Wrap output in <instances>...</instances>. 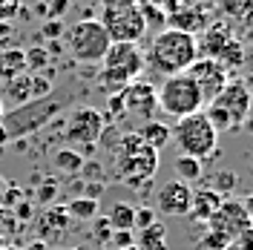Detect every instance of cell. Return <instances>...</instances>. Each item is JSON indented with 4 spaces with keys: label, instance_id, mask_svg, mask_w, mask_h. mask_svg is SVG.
Wrapping results in <instances>:
<instances>
[{
    "label": "cell",
    "instance_id": "cell-29",
    "mask_svg": "<svg viewBox=\"0 0 253 250\" xmlns=\"http://www.w3.org/2000/svg\"><path fill=\"white\" fill-rule=\"evenodd\" d=\"M46 95H52V81L43 78V75H32V101L35 98H46Z\"/></svg>",
    "mask_w": 253,
    "mask_h": 250
},
{
    "label": "cell",
    "instance_id": "cell-3",
    "mask_svg": "<svg viewBox=\"0 0 253 250\" xmlns=\"http://www.w3.org/2000/svg\"><path fill=\"white\" fill-rule=\"evenodd\" d=\"M144 52L138 43H110L107 55L101 58V72H98V86L101 92H121L129 81H138L144 72Z\"/></svg>",
    "mask_w": 253,
    "mask_h": 250
},
{
    "label": "cell",
    "instance_id": "cell-8",
    "mask_svg": "<svg viewBox=\"0 0 253 250\" xmlns=\"http://www.w3.org/2000/svg\"><path fill=\"white\" fill-rule=\"evenodd\" d=\"M104 132V115L95 110V107H78V110L69 112L66 126H63V138L69 147H78V150H92L98 138Z\"/></svg>",
    "mask_w": 253,
    "mask_h": 250
},
{
    "label": "cell",
    "instance_id": "cell-7",
    "mask_svg": "<svg viewBox=\"0 0 253 250\" xmlns=\"http://www.w3.org/2000/svg\"><path fill=\"white\" fill-rule=\"evenodd\" d=\"M58 110H61V104L58 101H49V95H46V98H35V101L20 104L12 112H3L0 124H3L9 138H17V135H26L32 129H38V126L43 124V121H49Z\"/></svg>",
    "mask_w": 253,
    "mask_h": 250
},
{
    "label": "cell",
    "instance_id": "cell-28",
    "mask_svg": "<svg viewBox=\"0 0 253 250\" xmlns=\"http://www.w3.org/2000/svg\"><path fill=\"white\" fill-rule=\"evenodd\" d=\"M219 6H221V12H224V15H230V17H245L248 12H251L253 0H219Z\"/></svg>",
    "mask_w": 253,
    "mask_h": 250
},
{
    "label": "cell",
    "instance_id": "cell-31",
    "mask_svg": "<svg viewBox=\"0 0 253 250\" xmlns=\"http://www.w3.org/2000/svg\"><path fill=\"white\" fill-rule=\"evenodd\" d=\"M227 245H230V242H227L224 236L213 233V230H207V233H205V239H202V245H199V248H202V250H224Z\"/></svg>",
    "mask_w": 253,
    "mask_h": 250
},
{
    "label": "cell",
    "instance_id": "cell-23",
    "mask_svg": "<svg viewBox=\"0 0 253 250\" xmlns=\"http://www.w3.org/2000/svg\"><path fill=\"white\" fill-rule=\"evenodd\" d=\"M138 248L141 250H167V230L153 221L150 227L138 230Z\"/></svg>",
    "mask_w": 253,
    "mask_h": 250
},
{
    "label": "cell",
    "instance_id": "cell-39",
    "mask_svg": "<svg viewBox=\"0 0 253 250\" xmlns=\"http://www.w3.org/2000/svg\"><path fill=\"white\" fill-rule=\"evenodd\" d=\"M66 3H69V0H55V3H52V15H55V20H58V15L66 9Z\"/></svg>",
    "mask_w": 253,
    "mask_h": 250
},
{
    "label": "cell",
    "instance_id": "cell-21",
    "mask_svg": "<svg viewBox=\"0 0 253 250\" xmlns=\"http://www.w3.org/2000/svg\"><path fill=\"white\" fill-rule=\"evenodd\" d=\"M216 63H219L221 69H236V66H242V63H245V49H242V43H239L233 35H230V38L224 41V46L219 49Z\"/></svg>",
    "mask_w": 253,
    "mask_h": 250
},
{
    "label": "cell",
    "instance_id": "cell-46",
    "mask_svg": "<svg viewBox=\"0 0 253 250\" xmlns=\"http://www.w3.org/2000/svg\"><path fill=\"white\" fill-rule=\"evenodd\" d=\"M115 250H141L138 245H129V248H115Z\"/></svg>",
    "mask_w": 253,
    "mask_h": 250
},
{
    "label": "cell",
    "instance_id": "cell-26",
    "mask_svg": "<svg viewBox=\"0 0 253 250\" xmlns=\"http://www.w3.org/2000/svg\"><path fill=\"white\" fill-rule=\"evenodd\" d=\"M23 58H26V72H32V75H41V72H46V66H49V52H46V46L23 49Z\"/></svg>",
    "mask_w": 253,
    "mask_h": 250
},
{
    "label": "cell",
    "instance_id": "cell-38",
    "mask_svg": "<svg viewBox=\"0 0 253 250\" xmlns=\"http://www.w3.org/2000/svg\"><path fill=\"white\" fill-rule=\"evenodd\" d=\"M52 196H55V184L41 187V193H38V199H41V202H52Z\"/></svg>",
    "mask_w": 253,
    "mask_h": 250
},
{
    "label": "cell",
    "instance_id": "cell-43",
    "mask_svg": "<svg viewBox=\"0 0 253 250\" xmlns=\"http://www.w3.org/2000/svg\"><path fill=\"white\" fill-rule=\"evenodd\" d=\"M9 32H12L9 23H0V38H9Z\"/></svg>",
    "mask_w": 253,
    "mask_h": 250
},
{
    "label": "cell",
    "instance_id": "cell-15",
    "mask_svg": "<svg viewBox=\"0 0 253 250\" xmlns=\"http://www.w3.org/2000/svg\"><path fill=\"white\" fill-rule=\"evenodd\" d=\"M219 204H221V196L216 193V190H210V187L193 190V199H190L187 216L193 221H202V224H207V219L216 213V207H219Z\"/></svg>",
    "mask_w": 253,
    "mask_h": 250
},
{
    "label": "cell",
    "instance_id": "cell-30",
    "mask_svg": "<svg viewBox=\"0 0 253 250\" xmlns=\"http://www.w3.org/2000/svg\"><path fill=\"white\" fill-rule=\"evenodd\" d=\"M20 15V0H0V23H12Z\"/></svg>",
    "mask_w": 253,
    "mask_h": 250
},
{
    "label": "cell",
    "instance_id": "cell-34",
    "mask_svg": "<svg viewBox=\"0 0 253 250\" xmlns=\"http://www.w3.org/2000/svg\"><path fill=\"white\" fill-rule=\"evenodd\" d=\"M95 221V236H98V242H110L112 239V224L107 221V216L104 219H92Z\"/></svg>",
    "mask_w": 253,
    "mask_h": 250
},
{
    "label": "cell",
    "instance_id": "cell-22",
    "mask_svg": "<svg viewBox=\"0 0 253 250\" xmlns=\"http://www.w3.org/2000/svg\"><path fill=\"white\" fill-rule=\"evenodd\" d=\"M175 167V178H181L184 184H193V181H199L202 178V161L193 156H184V153H178L173 161Z\"/></svg>",
    "mask_w": 253,
    "mask_h": 250
},
{
    "label": "cell",
    "instance_id": "cell-5",
    "mask_svg": "<svg viewBox=\"0 0 253 250\" xmlns=\"http://www.w3.org/2000/svg\"><path fill=\"white\" fill-rule=\"evenodd\" d=\"M66 52L78 63H101V58L110 49V35L104 32L101 20H78L66 32Z\"/></svg>",
    "mask_w": 253,
    "mask_h": 250
},
{
    "label": "cell",
    "instance_id": "cell-47",
    "mask_svg": "<svg viewBox=\"0 0 253 250\" xmlns=\"http://www.w3.org/2000/svg\"><path fill=\"white\" fill-rule=\"evenodd\" d=\"M0 118H3V104H0Z\"/></svg>",
    "mask_w": 253,
    "mask_h": 250
},
{
    "label": "cell",
    "instance_id": "cell-24",
    "mask_svg": "<svg viewBox=\"0 0 253 250\" xmlns=\"http://www.w3.org/2000/svg\"><path fill=\"white\" fill-rule=\"evenodd\" d=\"M63 210H66V216H69V219L92 221L95 216H98V202H95V199H86V196H81V199H72Z\"/></svg>",
    "mask_w": 253,
    "mask_h": 250
},
{
    "label": "cell",
    "instance_id": "cell-20",
    "mask_svg": "<svg viewBox=\"0 0 253 250\" xmlns=\"http://www.w3.org/2000/svg\"><path fill=\"white\" fill-rule=\"evenodd\" d=\"M6 98H9V104H15V107L32 101V75L29 72L15 75V78L6 81Z\"/></svg>",
    "mask_w": 253,
    "mask_h": 250
},
{
    "label": "cell",
    "instance_id": "cell-12",
    "mask_svg": "<svg viewBox=\"0 0 253 250\" xmlns=\"http://www.w3.org/2000/svg\"><path fill=\"white\" fill-rule=\"evenodd\" d=\"M187 78L196 83L202 101L210 104V101L224 89V83H227V69H221L219 63L210 61V58H196V61L187 66Z\"/></svg>",
    "mask_w": 253,
    "mask_h": 250
},
{
    "label": "cell",
    "instance_id": "cell-27",
    "mask_svg": "<svg viewBox=\"0 0 253 250\" xmlns=\"http://www.w3.org/2000/svg\"><path fill=\"white\" fill-rule=\"evenodd\" d=\"M239 184V175L230 170H219L216 175H213V184H207L210 190H216L219 196H224V193H230V190Z\"/></svg>",
    "mask_w": 253,
    "mask_h": 250
},
{
    "label": "cell",
    "instance_id": "cell-10",
    "mask_svg": "<svg viewBox=\"0 0 253 250\" xmlns=\"http://www.w3.org/2000/svg\"><path fill=\"white\" fill-rule=\"evenodd\" d=\"M248 227H253L251 216L245 210L242 199H221V204L216 207V213L207 219V230L224 236L227 242H233L239 233H245Z\"/></svg>",
    "mask_w": 253,
    "mask_h": 250
},
{
    "label": "cell",
    "instance_id": "cell-41",
    "mask_svg": "<svg viewBox=\"0 0 253 250\" xmlns=\"http://www.w3.org/2000/svg\"><path fill=\"white\" fill-rule=\"evenodd\" d=\"M29 213H32V207H29V204H20V207H17V216H23V219H26Z\"/></svg>",
    "mask_w": 253,
    "mask_h": 250
},
{
    "label": "cell",
    "instance_id": "cell-40",
    "mask_svg": "<svg viewBox=\"0 0 253 250\" xmlns=\"http://www.w3.org/2000/svg\"><path fill=\"white\" fill-rule=\"evenodd\" d=\"M242 204H245V210H248V216H251V221H253V193H248V196L242 199Z\"/></svg>",
    "mask_w": 253,
    "mask_h": 250
},
{
    "label": "cell",
    "instance_id": "cell-25",
    "mask_svg": "<svg viewBox=\"0 0 253 250\" xmlns=\"http://www.w3.org/2000/svg\"><path fill=\"white\" fill-rule=\"evenodd\" d=\"M52 164H55V170H61V172H78L81 167H84V158H81L78 150L66 147V150H58V153H55Z\"/></svg>",
    "mask_w": 253,
    "mask_h": 250
},
{
    "label": "cell",
    "instance_id": "cell-6",
    "mask_svg": "<svg viewBox=\"0 0 253 250\" xmlns=\"http://www.w3.org/2000/svg\"><path fill=\"white\" fill-rule=\"evenodd\" d=\"M156 95H158V110L167 112L170 118H184V115H193V112H199L205 107V101L196 89V83L187 78V72L164 78V83H161V89H156Z\"/></svg>",
    "mask_w": 253,
    "mask_h": 250
},
{
    "label": "cell",
    "instance_id": "cell-36",
    "mask_svg": "<svg viewBox=\"0 0 253 250\" xmlns=\"http://www.w3.org/2000/svg\"><path fill=\"white\" fill-rule=\"evenodd\" d=\"M104 9H126V6H138V0H101Z\"/></svg>",
    "mask_w": 253,
    "mask_h": 250
},
{
    "label": "cell",
    "instance_id": "cell-45",
    "mask_svg": "<svg viewBox=\"0 0 253 250\" xmlns=\"http://www.w3.org/2000/svg\"><path fill=\"white\" fill-rule=\"evenodd\" d=\"M6 138H9V135H6V129H3V124H0V144H3Z\"/></svg>",
    "mask_w": 253,
    "mask_h": 250
},
{
    "label": "cell",
    "instance_id": "cell-44",
    "mask_svg": "<svg viewBox=\"0 0 253 250\" xmlns=\"http://www.w3.org/2000/svg\"><path fill=\"white\" fill-rule=\"evenodd\" d=\"M242 83H245V86H248V92L253 95V75H251V78H248V81H242Z\"/></svg>",
    "mask_w": 253,
    "mask_h": 250
},
{
    "label": "cell",
    "instance_id": "cell-19",
    "mask_svg": "<svg viewBox=\"0 0 253 250\" xmlns=\"http://www.w3.org/2000/svg\"><path fill=\"white\" fill-rule=\"evenodd\" d=\"M107 221L112 224V230H132L135 233V204L115 202L107 213Z\"/></svg>",
    "mask_w": 253,
    "mask_h": 250
},
{
    "label": "cell",
    "instance_id": "cell-11",
    "mask_svg": "<svg viewBox=\"0 0 253 250\" xmlns=\"http://www.w3.org/2000/svg\"><path fill=\"white\" fill-rule=\"evenodd\" d=\"M121 98V107H124V115H132L138 121H150L153 115L158 112V95L156 86L147 83V81H129L124 89L118 92Z\"/></svg>",
    "mask_w": 253,
    "mask_h": 250
},
{
    "label": "cell",
    "instance_id": "cell-2",
    "mask_svg": "<svg viewBox=\"0 0 253 250\" xmlns=\"http://www.w3.org/2000/svg\"><path fill=\"white\" fill-rule=\"evenodd\" d=\"M112 153H115V175L129 187H141L158 172V150L147 147L138 132H121Z\"/></svg>",
    "mask_w": 253,
    "mask_h": 250
},
{
    "label": "cell",
    "instance_id": "cell-18",
    "mask_svg": "<svg viewBox=\"0 0 253 250\" xmlns=\"http://www.w3.org/2000/svg\"><path fill=\"white\" fill-rule=\"evenodd\" d=\"M135 132H138V135H141V141L147 144V147H153V150H161V147L170 141V126L161 124V121H156V118L144 121Z\"/></svg>",
    "mask_w": 253,
    "mask_h": 250
},
{
    "label": "cell",
    "instance_id": "cell-16",
    "mask_svg": "<svg viewBox=\"0 0 253 250\" xmlns=\"http://www.w3.org/2000/svg\"><path fill=\"white\" fill-rule=\"evenodd\" d=\"M230 38V29L227 26H207V32L202 35V43H196V49L210 58V61H216V55H219V49L224 46V41Z\"/></svg>",
    "mask_w": 253,
    "mask_h": 250
},
{
    "label": "cell",
    "instance_id": "cell-32",
    "mask_svg": "<svg viewBox=\"0 0 253 250\" xmlns=\"http://www.w3.org/2000/svg\"><path fill=\"white\" fill-rule=\"evenodd\" d=\"M156 221V210L153 207H135V230H144Z\"/></svg>",
    "mask_w": 253,
    "mask_h": 250
},
{
    "label": "cell",
    "instance_id": "cell-37",
    "mask_svg": "<svg viewBox=\"0 0 253 250\" xmlns=\"http://www.w3.org/2000/svg\"><path fill=\"white\" fill-rule=\"evenodd\" d=\"M61 32H63V26L58 23V20H52V23H46V26H43V35H46V38H52V41H58V35H61Z\"/></svg>",
    "mask_w": 253,
    "mask_h": 250
},
{
    "label": "cell",
    "instance_id": "cell-14",
    "mask_svg": "<svg viewBox=\"0 0 253 250\" xmlns=\"http://www.w3.org/2000/svg\"><path fill=\"white\" fill-rule=\"evenodd\" d=\"M190 199H193V187L184 184L181 178H173V181H164L156 193V213H164V216H187L190 210Z\"/></svg>",
    "mask_w": 253,
    "mask_h": 250
},
{
    "label": "cell",
    "instance_id": "cell-9",
    "mask_svg": "<svg viewBox=\"0 0 253 250\" xmlns=\"http://www.w3.org/2000/svg\"><path fill=\"white\" fill-rule=\"evenodd\" d=\"M104 32L110 35L112 43H138L147 32L138 6H126V9H104V15L98 17Z\"/></svg>",
    "mask_w": 253,
    "mask_h": 250
},
{
    "label": "cell",
    "instance_id": "cell-4",
    "mask_svg": "<svg viewBox=\"0 0 253 250\" xmlns=\"http://www.w3.org/2000/svg\"><path fill=\"white\" fill-rule=\"evenodd\" d=\"M170 141L178 144V150L184 156H193L199 161H205L207 156L216 153V141L219 132L213 129V124L207 121V115L202 110L184 115V118H175V126H170Z\"/></svg>",
    "mask_w": 253,
    "mask_h": 250
},
{
    "label": "cell",
    "instance_id": "cell-13",
    "mask_svg": "<svg viewBox=\"0 0 253 250\" xmlns=\"http://www.w3.org/2000/svg\"><path fill=\"white\" fill-rule=\"evenodd\" d=\"M210 104H213V107H219V110H224L233 121H236V126H242V121L251 115L253 95L248 92V86H245L242 81H227V83H224V89H221Z\"/></svg>",
    "mask_w": 253,
    "mask_h": 250
},
{
    "label": "cell",
    "instance_id": "cell-42",
    "mask_svg": "<svg viewBox=\"0 0 253 250\" xmlns=\"http://www.w3.org/2000/svg\"><path fill=\"white\" fill-rule=\"evenodd\" d=\"M242 126H245V129H248V132H251V135H253V115H248V118L242 121Z\"/></svg>",
    "mask_w": 253,
    "mask_h": 250
},
{
    "label": "cell",
    "instance_id": "cell-1",
    "mask_svg": "<svg viewBox=\"0 0 253 250\" xmlns=\"http://www.w3.org/2000/svg\"><path fill=\"white\" fill-rule=\"evenodd\" d=\"M196 43H199V41H196V35H190V32L161 29L156 38H153L150 49H147L144 63H147L153 72L164 75V78L178 75V72H187V66L199 58Z\"/></svg>",
    "mask_w": 253,
    "mask_h": 250
},
{
    "label": "cell",
    "instance_id": "cell-17",
    "mask_svg": "<svg viewBox=\"0 0 253 250\" xmlns=\"http://www.w3.org/2000/svg\"><path fill=\"white\" fill-rule=\"evenodd\" d=\"M26 72V58H23V49L9 46V49H0V78L9 81L15 75H23Z\"/></svg>",
    "mask_w": 253,
    "mask_h": 250
},
{
    "label": "cell",
    "instance_id": "cell-35",
    "mask_svg": "<svg viewBox=\"0 0 253 250\" xmlns=\"http://www.w3.org/2000/svg\"><path fill=\"white\" fill-rule=\"evenodd\" d=\"M110 242L115 248H129V245H132V230H112Z\"/></svg>",
    "mask_w": 253,
    "mask_h": 250
},
{
    "label": "cell",
    "instance_id": "cell-33",
    "mask_svg": "<svg viewBox=\"0 0 253 250\" xmlns=\"http://www.w3.org/2000/svg\"><path fill=\"white\" fill-rule=\"evenodd\" d=\"M224 250H253V227H248L245 233H239Z\"/></svg>",
    "mask_w": 253,
    "mask_h": 250
}]
</instances>
